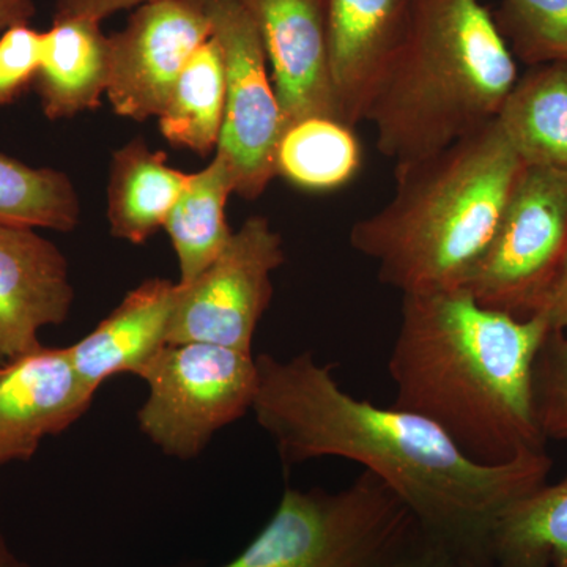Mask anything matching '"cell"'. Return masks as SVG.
Listing matches in <instances>:
<instances>
[{"instance_id":"cell-26","label":"cell","mask_w":567,"mask_h":567,"mask_svg":"<svg viewBox=\"0 0 567 567\" xmlns=\"http://www.w3.org/2000/svg\"><path fill=\"white\" fill-rule=\"evenodd\" d=\"M41 37L29 22L14 24L0 37V107L20 99L35 82L41 61Z\"/></svg>"},{"instance_id":"cell-9","label":"cell","mask_w":567,"mask_h":567,"mask_svg":"<svg viewBox=\"0 0 567 567\" xmlns=\"http://www.w3.org/2000/svg\"><path fill=\"white\" fill-rule=\"evenodd\" d=\"M284 262L281 235L251 216L193 282H177L169 344L204 342L252 353L257 324L274 297L271 275Z\"/></svg>"},{"instance_id":"cell-12","label":"cell","mask_w":567,"mask_h":567,"mask_svg":"<svg viewBox=\"0 0 567 567\" xmlns=\"http://www.w3.org/2000/svg\"><path fill=\"white\" fill-rule=\"evenodd\" d=\"M248 2L262 37L284 128L317 115L339 118L324 0Z\"/></svg>"},{"instance_id":"cell-3","label":"cell","mask_w":567,"mask_h":567,"mask_svg":"<svg viewBox=\"0 0 567 567\" xmlns=\"http://www.w3.org/2000/svg\"><path fill=\"white\" fill-rule=\"evenodd\" d=\"M525 167L495 121L445 151L394 167V196L353 224L350 245L402 295L461 289Z\"/></svg>"},{"instance_id":"cell-6","label":"cell","mask_w":567,"mask_h":567,"mask_svg":"<svg viewBox=\"0 0 567 567\" xmlns=\"http://www.w3.org/2000/svg\"><path fill=\"white\" fill-rule=\"evenodd\" d=\"M140 379L148 388L137 412L142 434L166 456L192 461L252 410L259 371L252 353L185 342L164 347Z\"/></svg>"},{"instance_id":"cell-23","label":"cell","mask_w":567,"mask_h":567,"mask_svg":"<svg viewBox=\"0 0 567 567\" xmlns=\"http://www.w3.org/2000/svg\"><path fill=\"white\" fill-rule=\"evenodd\" d=\"M80 213V197L65 174L0 153V223L69 233Z\"/></svg>"},{"instance_id":"cell-13","label":"cell","mask_w":567,"mask_h":567,"mask_svg":"<svg viewBox=\"0 0 567 567\" xmlns=\"http://www.w3.org/2000/svg\"><path fill=\"white\" fill-rule=\"evenodd\" d=\"M69 262L31 227L0 223V364L40 349V331L73 306Z\"/></svg>"},{"instance_id":"cell-20","label":"cell","mask_w":567,"mask_h":567,"mask_svg":"<svg viewBox=\"0 0 567 567\" xmlns=\"http://www.w3.org/2000/svg\"><path fill=\"white\" fill-rule=\"evenodd\" d=\"M491 567H567V477L543 484L496 520Z\"/></svg>"},{"instance_id":"cell-2","label":"cell","mask_w":567,"mask_h":567,"mask_svg":"<svg viewBox=\"0 0 567 567\" xmlns=\"http://www.w3.org/2000/svg\"><path fill=\"white\" fill-rule=\"evenodd\" d=\"M550 333L543 317L503 315L465 289L402 295L388 371L395 409L431 421L481 465L546 451L533 368Z\"/></svg>"},{"instance_id":"cell-1","label":"cell","mask_w":567,"mask_h":567,"mask_svg":"<svg viewBox=\"0 0 567 567\" xmlns=\"http://www.w3.org/2000/svg\"><path fill=\"white\" fill-rule=\"evenodd\" d=\"M256 361L252 412L284 465L320 457L363 465L462 565L491 567L496 520L550 475L547 451H528L506 464H476L431 421L347 393L336 382L333 365L320 364L315 353L290 360L262 353Z\"/></svg>"},{"instance_id":"cell-16","label":"cell","mask_w":567,"mask_h":567,"mask_svg":"<svg viewBox=\"0 0 567 567\" xmlns=\"http://www.w3.org/2000/svg\"><path fill=\"white\" fill-rule=\"evenodd\" d=\"M111 78V41L102 22L84 17H54L41 37L35 87L50 121L96 110Z\"/></svg>"},{"instance_id":"cell-15","label":"cell","mask_w":567,"mask_h":567,"mask_svg":"<svg viewBox=\"0 0 567 567\" xmlns=\"http://www.w3.org/2000/svg\"><path fill=\"white\" fill-rule=\"evenodd\" d=\"M177 293V282L171 279H147L91 333L66 347L74 369L93 391L112 377H140L169 346Z\"/></svg>"},{"instance_id":"cell-18","label":"cell","mask_w":567,"mask_h":567,"mask_svg":"<svg viewBox=\"0 0 567 567\" xmlns=\"http://www.w3.org/2000/svg\"><path fill=\"white\" fill-rule=\"evenodd\" d=\"M498 123L529 166L567 173V62L528 66Z\"/></svg>"},{"instance_id":"cell-14","label":"cell","mask_w":567,"mask_h":567,"mask_svg":"<svg viewBox=\"0 0 567 567\" xmlns=\"http://www.w3.org/2000/svg\"><path fill=\"white\" fill-rule=\"evenodd\" d=\"M339 118L357 128L404 39L410 0H324Z\"/></svg>"},{"instance_id":"cell-4","label":"cell","mask_w":567,"mask_h":567,"mask_svg":"<svg viewBox=\"0 0 567 567\" xmlns=\"http://www.w3.org/2000/svg\"><path fill=\"white\" fill-rule=\"evenodd\" d=\"M517 59L484 0H410L404 39L364 121L379 152L405 166L498 121Z\"/></svg>"},{"instance_id":"cell-28","label":"cell","mask_w":567,"mask_h":567,"mask_svg":"<svg viewBox=\"0 0 567 567\" xmlns=\"http://www.w3.org/2000/svg\"><path fill=\"white\" fill-rule=\"evenodd\" d=\"M148 2L155 0H55V17H84L102 22L117 11Z\"/></svg>"},{"instance_id":"cell-7","label":"cell","mask_w":567,"mask_h":567,"mask_svg":"<svg viewBox=\"0 0 567 567\" xmlns=\"http://www.w3.org/2000/svg\"><path fill=\"white\" fill-rule=\"evenodd\" d=\"M567 262V173L525 167L494 238L462 289L487 309L543 311Z\"/></svg>"},{"instance_id":"cell-8","label":"cell","mask_w":567,"mask_h":567,"mask_svg":"<svg viewBox=\"0 0 567 567\" xmlns=\"http://www.w3.org/2000/svg\"><path fill=\"white\" fill-rule=\"evenodd\" d=\"M207 9L226 73V107L216 153L233 169L234 194L256 200L276 177L281 107L248 0H207Z\"/></svg>"},{"instance_id":"cell-5","label":"cell","mask_w":567,"mask_h":567,"mask_svg":"<svg viewBox=\"0 0 567 567\" xmlns=\"http://www.w3.org/2000/svg\"><path fill=\"white\" fill-rule=\"evenodd\" d=\"M417 532L409 506L363 470L338 492L286 488L259 535L216 567H390Z\"/></svg>"},{"instance_id":"cell-27","label":"cell","mask_w":567,"mask_h":567,"mask_svg":"<svg viewBox=\"0 0 567 567\" xmlns=\"http://www.w3.org/2000/svg\"><path fill=\"white\" fill-rule=\"evenodd\" d=\"M461 559L436 537L420 527L412 543L399 555L390 567H462Z\"/></svg>"},{"instance_id":"cell-25","label":"cell","mask_w":567,"mask_h":567,"mask_svg":"<svg viewBox=\"0 0 567 567\" xmlns=\"http://www.w3.org/2000/svg\"><path fill=\"white\" fill-rule=\"evenodd\" d=\"M533 404L546 442H567V331L550 330L537 352Z\"/></svg>"},{"instance_id":"cell-11","label":"cell","mask_w":567,"mask_h":567,"mask_svg":"<svg viewBox=\"0 0 567 567\" xmlns=\"http://www.w3.org/2000/svg\"><path fill=\"white\" fill-rule=\"evenodd\" d=\"M93 391L69 349H40L0 364V466L29 461L47 436L59 435L91 409Z\"/></svg>"},{"instance_id":"cell-24","label":"cell","mask_w":567,"mask_h":567,"mask_svg":"<svg viewBox=\"0 0 567 567\" xmlns=\"http://www.w3.org/2000/svg\"><path fill=\"white\" fill-rule=\"evenodd\" d=\"M494 17L517 61L567 62V0H502Z\"/></svg>"},{"instance_id":"cell-31","label":"cell","mask_w":567,"mask_h":567,"mask_svg":"<svg viewBox=\"0 0 567 567\" xmlns=\"http://www.w3.org/2000/svg\"><path fill=\"white\" fill-rule=\"evenodd\" d=\"M0 567H31L14 554L2 533H0Z\"/></svg>"},{"instance_id":"cell-19","label":"cell","mask_w":567,"mask_h":567,"mask_svg":"<svg viewBox=\"0 0 567 567\" xmlns=\"http://www.w3.org/2000/svg\"><path fill=\"white\" fill-rule=\"evenodd\" d=\"M234 192L233 169L219 153L215 152L205 169L189 174L163 226L173 241L182 286L210 267L229 244L234 233L227 224L226 207Z\"/></svg>"},{"instance_id":"cell-17","label":"cell","mask_w":567,"mask_h":567,"mask_svg":"<svg viewBox=\"0 0 567 567\" xmlns=\"http://www.w3.org/2000/svg\"><path fill=\"white\" fill-rule=\"evenodd\" d=\"M189 174L167 164L166 153L134 140L112 155L107 219L118 240L142 245L158 233Z\"/></svg>"},{"instance_id":"cell-30","label":"cell","mask_w":567,"mask_h":567,"mask_svg":"<svg viewBox=\"0 0 567 567\" xmlns=\"http://www.w3.org/2000/svg\"><path fill=\"white\" fill-rule=\"evenodd\" d=\"M35 14L33 0H0V32L14 24L29 22Z\"/></svg>"},{"instance_id":"cell-32","label":"cell","mask_w":567,"mask_h":567,"mask_svg":"<svg viewBox=\"0 0 567 567\" xmlns=\"http://www.w3.org/2000/svg\"><path fill=\"white\" fill-rule=\"evenodd\" d=\"M462 567H472V566H462Z\"/></svg>"},{"instance_id":"cell-21","label":"cell","mask_w":567,"mask_h":567,"mask_svg":"<svg viewBox=\"0 0 567 567\" xmlns=\"http://www.w3.org/2000/svg\"><path fill=\"white\" fill-rule=\"evenodd\" d=\"M226 107V73L221 48L212 35L175 81L159 118L164 140L197 155L216 152Z\"/></svg>"},{"instance_id":"cell-22","label":"cell","mask_w":567,"mask_h":567,"mask_svg":"<svg viewBox=\"0 0 567 567\" xmlns=\"http://www.w3.org/2000/svg\"><path fill=\"white\" fill-rule=\"evenodd\" d=\"M361 164L363 151L353 126L322 115L286 126L276 148V177L305 192L344 188Z\"/></svg>"},{"instance_id":"cell-29","label":"cell","mask_w":567,"mask_h":567,"mask_svg":"<svg viewBox=\"0 0 567 567\" xmlns=\"http://www.w3.org/2000/svg\"><path fill=\"white\" fill-rule=\"evenodd\" d=\"M537 316L546 320L550 330L567 331V262L559 275L554 292Z\"/></svg>"},{"instance_id":"cell-10","label":"cell","mask_w":567,"mask_h":567,"mask_svg":"<svg viewBox=\"0 0 567 567\" xmlns=\"http://www.w3.org/2000/svg\"><path fill=\"white\" fill-rule=\"evenodd\" d=\"M207 0H155L134 10L123 31L110 35L106 96L115 114L158 117L183 66L212 39Z\"/></svg>"}]
</instances>
